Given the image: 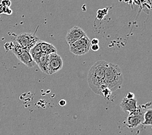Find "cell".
<instances>
[{
  "label": "cell",
  "instance_id": "cell-14",
  "mask_svg": "<svg viewBox=\"0 0 152 135\" xmlns=\"http://www.w3.org/2000/svg\"><path fill=\"white\" fill-rule=\"evenodd\" d=\"M1 4L3 7H10L11 5V0H1Z\"/></svg>",
  "mask_w": 152,
  "mask_h": 135
},
{
  "label": "cell",
  "instance_id": "cell-15",
  "mask_svg": "<svg viewBox=\"0 0 152 135\" xmlns=\"http://www.w3.org/2000/svg\"><path fill=\"white\" fill-rule=\"evenodd\" d=\"M12 13V10L10 9V7H5L3 14H5L7 15H11Z\"/></svg>",
  "mask_w": 152,
  "mask_h": 135
},
{
  "label": "cell",
  "instance_id": "cell-3",
  "mask_svg": "<svg viewBox=\"0 0 152 135\" xmlns=\"http://www.w3.org/2000/svg\"><path fill=\"white\" fill-rule=\"evenodd\" d=\"M91 40L87 35L75 42L73 44L69 45L70 51L77 56L87 54L91 49Z\"/></svg>",
  "mask_w": 152,
  "mask_h": 135
},
{
  "label": "cell",
  "instance_id": "cell-20",
  "mask_svg": "<svg viewBox=\"0 0 152 135\" xmlns=\"http://www.w3.org/2000/svg\"><path fill=\"white\" fill-rule=\"evenodd\" d=\"M4 8L5 7H3L1 3H0V15H2L3 14V12H4Z\"/></svg>",
  "mask_w": 152,
  "mask_h": 135
},
{
  "label": "cell",
  "instance_id": "cell-10",
  "mask_svg": "<svg viewBox=\"0 0 152 135\" xmlns=\"http://www.w3.org/2000/svg\"><path fill=\"white\" fill-rule=\"evenodd\" d=\"M29 53L31 55L34 62H35L37 64H38L41 55L42 54V51L41 50L40 47V40L38 42L37 44L32 48V49L30 50Z\"/></svg>",
  "mask_w": 152,
  "mask_h": 135
},
{
  "label": "cell",
  "instance_id": "cell-2",
  "mask_svg": "<svg viewBox=\"0 0 152 135\" xmlns=\"http://www.w3.org/2000/svg\"><path fill=\"white\" fill-rule=\"evenodd\" d=\"M122 72L118 65L108 62L105 70V85L112 92L121 88L123 84Z\"/></svg>",
  "mask_w": 152,
  "mask_h": 135
},
{
  "label": "cell",
  "instance_id": "cell-18",
  "mask_svg": "<svg viewBox=\"0 0 152 135\" xmlns=\"http://www.w3.org/2000/svg\"><path fill=\"white\" fill-rule=\"evenodd\" d=\"M126 97H127V98H134V95L133 93H131L129 92L127 94L126 96Z\"/></svg>",
  "mask_w": 152,
  "mask_h": 135
},
{
  "label": "cell",
  "instance_id": "cell-8",
  "mask_svg": "<svg viewBox=\"0 0 152 135\" xmlns=\"http://www.w3.org/2000/svg\"><path fill=\"white\" fill-rule=\"evenodd\" d=\"M137 101L134 98H127L124 97L120 103V107L124 112H131L137 108Z\"/></svg>",
  "mask_w": 152,
  "mask_h": 135
},
{
  "label": "cell",
  "instance_id": "cell-16",
  "mask_svg": "<svg viewBox=\"0 0 152 135\" xmlns=\"http://www.w3.org/2000/svg\"><path fill=\"white\" fill-rule=\"evenodd\" d=\"M91 49L94 51H97L99 50V46L98 44H96V45H91Z\"/></svg>",
  "mask_w": 152,
  "mask_h": 135
},
{
  "label": "cell",
  "instance_id": "cell-6",
  "mask_svg": "<svg viewBox=\"0 0 152 135\" xmlns=\"http://www.w3.org/2000/svg\"><path fill=\"white\" fill-rule=\"evenodd\" d=\"M63 66V61L61 57L57 53H53L49 55L48 57V74H53L61 70Z\"/></svg>",
  "mask_w": 152,
  "mask_h": 135
},
{
  "label": "cell",
  "instance_id": "cell-11",
  "mask_svg": "<svg viewBox=\"0 0 152 135\" xmlns=\"http://www.w3.org/2000/svg\"><path fill=\"white\" fill-rule=\"evenodd\" d=\"M48 57L49 55L42 53L40 57V59L38 63L39 68L44 74H48Z\"/></svg>",
  "mask_w": 152,
  "mask_h": 135
},
{
  "label": "cell",
  "instance_id": "cell-7",
  "mask_svg": "<svg viewBox=\"0 0 152 135\" xmlns=\"http://www.w3.org/2000/svg\"><path fill=\"white\" fill-rule=\"evenodd\" d=\"M86 35L87 34L81 28L77 26H74L68 31L65 39L67 44L70 45Z\"/></svg>",
  "mask_w": 152,
  "mask_h": 135
},
{
  "label": "cell",
  "instance_id": "cell-1",
  "mask_svg": "<svg viewBox=\"0 0 152 135\" xmlns=\"http://www.w3.org/2000/svg\"><path fill=\"white\" fill-rule=\"evenodd\" d=\"M108 62L99 61L95 62L88 71V83L91 90L98 95L107 88L105 85V70Z\"/></svg>",
  "mask_w": 152,
  "mask_h": 135
},
{
  "label": "cell",
  "instance_id": "cell-5",
  "mask_svg": "<svg viewBox=\"0 0 152 135\" xmlns=\"http://www.w3.org/2000/svg\"><path fill=\"white\" fill-rule=\"evenodd\" d=\"M40 40L37 36L33 33H22L16 38V42L24 50L30 51Z\"/></svg>",
  "mask_w": 152,
  "mask_h": 135
},
{
  "label": "cell",
  "instance_id": "cell-19",
  "mask_svg": "<svg viewBox=\"0 0 152 135\" xmlns=\"http://www.w3.org/2000/svg\"><path fill=\"white\" fill-rule=\"evenodd\" d=\"M58 104H59L60 106H65L66 104V102L65 100H61V101H59V103H58Z\"/></svg>",
  "mask_w": 152,
  "mask_h": 135
},
{
  "label": "cell",
  "instance_id": "cell-12",
  "mask_svg": "<svg viewBox=\"0 0 152 135\" xmlns=\"http://www.w3.org/2000/svg\"><path fill=\"white\" fill-rule=\"evenodd\" d=\"M40 47L42 53L50 55L53 53H57V50L53 45L48 43L46 42L40 40Z\"/></svg>",
  "mask_w": 152,
  "mask_h": 135
},
{
  "label": "cell",
  "instance_id": "cell-9",
  "mask_svg": "<svg viewBox=\"0 0 152 135\" xmlns=\"http://www.w3.org/2000/svg\"><path fill=\"white\" fill-rule=\"evenodd\" d=\"M16 56L23 64L26 65L27 67L33 68L36 64L35 62L33 61L29 51L23 49L22 51L17 55H16Z\"/></svg>",
  "mask_w": 152,
  "mask_h": 135
},
{
  "label": "cell",
  "instance_id": "cell-13",
  "mask_svg": "<svg viewBox=\"0 0 152 135\" xmlns=\"http://www.w3.org/2000/svg\"><path fill=\"white\" fill-rule=\"evenodd\" d=\"M144 126H152V109H148L144 114Z\"/></svg>",
  "mask_w": 152,
  "mask_h": 135
},
{
  "label": "cell",
  "instance_id": "cell-17",
  "mask_svg": "<svg viewBox=\"0 0 152 135\" xmlns=\"http://www.w3.org/2000/svg\"><path fill=\"white\" fill-rule=\"evenodd\" d=\"M91 45H96L99 44V40L98 39H93L92 40H91Z\"/></svg>",
  "mask_w": 152,
  "mask_h": 135
},
{
  "label": "cell",
  "instance_id": "cell-4",
  "mask_svg": "<svg viewBox=\"0 0 152 135\" xmlns=\"http://www.w3.org/2000/svg\"><path fill=\"white\" fill-rule=\"evenodd\" d=\"M144 112V106H137V108L134 111L129 113L126 120V126L129 129H134L142 124Z\"/></svg>",
  "mask_w": 152,
  "mask_h": 135
}]
</instances>
